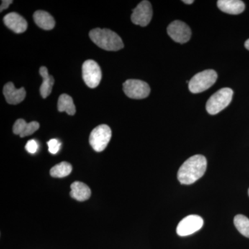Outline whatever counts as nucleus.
Wrapping results in <instances>:
<instances>
[{
    "label": "nucleus",
    "mask_w": 249,
    "mask_h": 249,
    "mask_svg": "<svg viewBox=\"0 0 249 249\" xmlns=\"http://www.w3.org/2000/svg\"><path fill=\"white\" fill-rule=\"evenodd\" d=\"M206 168L207 160L204 156H193L180 167L178 173V181L181 184L191 185L202 178Z\"/></svg>",
    "instance_id": "1"
},
{
    "label": "nucleus",
    "mask_w": 249,
    "mask_h": 249,
    "mask_svg": "<svg viewBox=\"0 0 249 249\" xmlns=\"http://www.w3.org/2000/svg\"><path fill=\"white\" fill-rule=\"evenodd\" d=\"M3 20L5 25L16 34H22L27 31V21L17 13H10L4 16Z\"/></svg>",
    "instance_id": "12"
},
{
    "label": "nucleus",
    "mask_w": 249,
    "mask_h": 249,
    "mask_svg": "<svg viewBox=\"0 0 249 249\" xmlns=\"http://www.w3.org/2000/svg\"><path fill=\"white\" fill-rule=\"evenodd\" d=\"M217 79V72L213 70H205L192 78L188 83V88L192 93L203 92L213 86Z\"/></svg>",
    "instance_id": "4"
},
{
    "label": "nucleus",
    "mask_w": 249,
    "mask_h": 249,
    "mask_svg": "<svg viewBox=\"0 0 249 249\" xmlns=\"http://www.w3.org/2000/svg\"><path fill=\"white\" fill-rule=\"evenodd\" d=\"M14 1L12 0H4L1 1V6H0V11L2 12L4 10L8 9L10 5L12 4Z\"/></svg>",
    "instance_id": "23"
},
{
    "label": "nucleus",
    "mask_w": 249,
    "mask_h": 249,
    "mask_svg": "<svg viewBox=\"0 0 249 249\" xmlns=\"http://www.w3.org/2000/svg\"><path fill=\"white\" fill-rule=\"evenodd\" d=\"M34 19L36 24L44 30H52L55 27V22L53 18L46 11H36L34 14Z\"/></svg>",
    "instance_id": "16"
},
{
    "label": "nucleus",
    "mask_w": 249,
    "mask_h": 249,
    "mask_svg": "<svg viewBox=\"0 0 249 249\" xmlns=\"http://www.w3.org/2000/svg\"><path fill=\"white\" fill-rule=\"evenodd\" d=\"M245 46L246 47V49H248L249 50V40H247L245 42Z\"/></svg>",
    "instance_id": "25"
},
{
    "label": "nucleus",
    "mask_w": 249,
    "mask_h": 249,
    "mask_svg": "<svg viewBox=\"0 0 249 249\" xmlns=\"http://www.w3.org/2000/svg\"><path fill=\"white\" fill-rule=\"evenodd\" d=\"M236 229L242 235L249 238V219L243 214H237L234 218Z\"/></svg>",
    "instance_id": "20"
},
{
    "label": "nucleus",
    "mask_w": 249,
    "mask_h": 249,
    "mask_svg": "<svg viewBox=\"0 0 249 249\" xmlns=\"http://www.w3.org/2000/svg\"><path fill=\"white\" fill-rule=\"evenodd\" d=\"M111 138V130L107 124H100L91 131L89 143L97 152H103L107 147Z\"/></svg>",
    "instance_id": "5"
},
{
    "label": "nucleus",
    "mask_w": 249,
    "mask_h": 249,
    "mask_svg": "<svg viewBox=\"0 0 249 249\" xmlns=\"http://www.w3.org/2000/svg\"><path fill=\"white\" fill-rule=\"evenodd\" d=\"M183 2H184L185 4H191L194 2V1H193V0H183Z\"/></svg>",
    "instance_id": "24"
},
{
    "label": "nucleus",
    "mask_w": 249,
    "mask_h": 249,
    "mask_svg": "<svg viewBox=\"0 0 249 249\" xmlns=\"http://www.w3.org/2000/svg\"><path fill=\"white\" fill-rule=\"evenodd\" d=\"M217 6L223 12L231 15L242 14L245 9V3L240 0H219Z\"/></svg>",
    "instance_id": "14"
},
{
    "label": "nucleus",
    "mask_w": 249,
    "mask_h": 249,
    "mask_svg": "<svg viewBox=\"0 0 249 249\" xmlns=\"http://www.w3.org/2000/svg\"><path fill=\"white\" fill-rule=\"evenodd\" d=\"M89 37L93 43L104 50L117 52L124 47L120 36L110 29H92L89 32Z\"/></svg>",
    "instance_id": "2"
},
{
    "label": "nucleus",
    "mask_w": 249,
    "mask_h": 249,
    "mask_svg": "<svg viewBox=\"0 0 249 249\" xmlns=\"http://www.w3.org/2000/svg\"><path fill=\"white\" fill-rule=\"evenodd\" d=\"M168 35L175 42L184 44L191 39L192 32L191 28L183 22L175 20L169 24L167 28Z\"/></svg>",
    "instance_id": "10"
},
{
    "label": "nucleus",
    "mask_w": 249,
    "mask_h": 249,
    "mask_svg": "<svg viewBox=\"0 0 249 249\" xmlns=\"http://www.w3.org/2000/svg\"><path fill=\"white\" fill-rule=\"evenodd\" d=\"M248 193H249V189Z\"/></svg>",
    "instance_id": "26"
},
{
    "label": "nucleus",
    "mask_w": 249,
    "mask_h": 249,
    "mask_svg": "<svg viewBox=\"0 0 249 249\" xmlns=\"http://www.w3.org/2000/svg\"><path fill=\"white\" fill-rule=\"evenodd\" d=\"M58 109L60 112L66 111L69 115L73 116L76 114V106L73 103V99L69 95H60L58 101Z\"/></svg>",
    "instance_id": "18"
},
{
    "label": "nucleus",
    "mask_w": 249,
    "mask_h": 249,
    "mask_svg": "<svg viewBox=\"0 0 249 249\" xmlns=\"http://www.w3.org/2000/svg\"><path fill=\"white\" fill-rule=\"evenodd\" d=\"M204 225V219L200 216L191 214L183 218L177 227V233L181 237L188 236L200 230Z\"/></svg>",
    "instance_id": "8"
},
{
    "label": "nucleus",
    "mask_w": 249,
    "mask_h": 249,
    "mask_svg": "<svg viewBox=\"0 0 249 249\" xmlns=\"http://www.w3.org/2000/svg\"><path fill=\"white\" fill-rule=\"evenodd\" d=\"M82 72L85 84L90 88H97L102 79V71L97 62L93 60H86L83 63Z\"/></svg>",
    "instance_id": "6"
},
{
    "label": "nucleus",
    "mask_w": 249,
    "mask_h": 249,
    "mask_svg": "<svg viewBox=\"0 0 249 249\" xmlns=\"http://www.w3.org/2000/svg\"><path fill=\"white\" fill-rule=\"evenodd\" d=\"M71 171V165L68 162L63 161L54 165L50 170V175L53 178H62L70 175Z\"/></svg>",
    "instance_id": "19"
},
{
    "label": "nucleus",
    "mask_w": 249,
    "mask_h": 249,
    "mask_svg": "<svg viewBox=\"0 0 249 249\" xmlns=\"http://www.w3.org/2000/svg\"><path fill=\"white\" fill-rule=\"evenodd\" d=\"M91 191L88 185L80 181H75L71 185L70 196L78 201L88 200L91 196Z\"/></svg>",
    "instance_id": "15"
},
{
    "label": "nucleus",
    "mask_w": 249,
    "mask_h": 249,
    "mask_svg": "<svg viewBox=\"0 0 249 249\" xmlns=\"http://www.w3.org/2000/svg\"><path fill=\"white\" fill-rule=\"evenodd\" d=\"M40 74L42 76L43 81L40 86V94L42 98L48 97L52 91L54 84L53 77L49 74L48 70L46 67H41Z\"/></svg>",
    "instance_id": "17"
},
{
    "label": "nucleus",
    "mask_w": 249,
    "mask_h": 249,
    "mask_svg": "<svg viewBox=\"0 0 249 249\" xmlns=\"http://www.w3.org/2000/svg\"><path fill=\"white\" fill-rule=\"evenodd\" d=\"M153 11L150 1H142L132 11L131 19L134 24L146 27L151 21Z\"/></svg>",
    "instance_id": "9"
},
{
    "label": "nucleus",
    "mask_w": 249,
    "mask_h": 249,
    "mask_svg": "<svg viewBox=\"0 0 249 249\" xmlns=\"http://www.w3.org/2000/svg\"><path fill=\"white\" fill-rule=\"evenodd\" d=\"M233 91L231 88L219 89L211 96L206 103V111L211 115H215L225 109L232 101Z\"/></svg>",
    "instance_id": "3"
},
{
    "label": "nucleus",
    "mask_w": 249,
    "mask_h": 249,
    "mask_svg": "<svg viewBox=\"0 0 249 249\" xmlns=\"http://www.w3.org/2000/svg\"><path fill=\"white\" fill-rule=\"evenodd\" d=\"M39 128H40V124L37 121H32L28 124L24 119H19L15 123L13 132L15 134L19 135L20 137L24 138L34 134Z\"/></svg>",
    "instance_id": "13"
},
{
    "label": "nucleus",
    "mask_w": 249,
    "mask_h": 249,
    "mask_svg": "<svg viewBox=\"0 0 249 249\" xmlns=\"http://www.w3.org/2000/svg\"><path fill=\"white\" fill-rule=\"evenodd\" d=\"M126 96L133 99H143L150 93V88L145 82L140 80L129 79L123 85Z\"/></svg>",
    "instance_id": "7"
},
{
    "label": "nucleus",
    "mask_w": 249,
    "mask_h": 249,
    "mask_svg": "<svg viewBox=\"0 0 249 249\" xmlns=\"http://www.w3.org/2000/svg\"><path fill=\"white\" fill-rule=\"evenodd\" d=\"M47 145L49 146V152L53 154V155H55L60 150V147H61V142L57 139H51L50 141L47 142Z\"/></svg>",
    "instance_id": "21"
},
{
    "label": "nucleus",
    "mask_w": 249,
    "mask_h": 249,
    "mask_svg": "<svg viewBox=\"0 0 249 249\" xmlns=\"http://www.w3.org/2000/svg\"><path fill=\"white\" fill-rule=\"evenodd\" d=\"M3 93L6 102L11 105L19 104L26 97V90L24 88L16 89L14 83L9 82L4 85Z\"/></svg>",
    "instance_id": "11"
},
{
    "label": "nucleus",
    "mask_w": 249,
    "mask_h": 249,
    "mask_svg": "<svg viewBox=\"0 0 249 249\" xmlns=\"http://www.w3.org/2000/svg\"><path fill=\"white\" fill-rule=\"evenodd\" d=\"M25 148L29 153L35 154L38 150V144L35 140L29 141L26 145Z\"/></svg>",
    "instance_id": "22"
}]
</instances>
